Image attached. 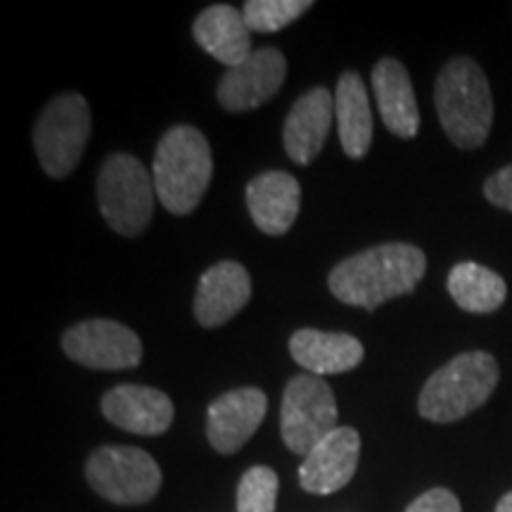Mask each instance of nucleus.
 <instances>
[{
    "label": "nucleus",
    "mask_w": 512,
    "mask_h": 512,
    "mask_svg": "<svg viewBox=\"0 0 512 512\" xmlns=\"http://www.w3.org/2000/svg\"><path fill=\"white\" fill-rule=\"evenodd\" d=\"M427 256L408 242H389L349 256L332 268L328 285L339 302L373 311L415 290L425 278Z\"/></svg>",
    "instance_id": "1"
},
{
    "label": "nucleus",
    "mask_w": 512,
    "mask_h": 512,
    "mask_svg": "<svg viewBox=\"0 0 512 512\" xmlns=\"http://www.w3.org/2000/svg\"><path fill=\"white\" fill-rule=\"evenodd\" d=\"M441 128L460 150H477L494 124V98L482 67L470 57H456L441 69L434 88Z\"/></svg>",
    "instance_id": "2"
},
{
    "label": "nucleus",
    "mask_w": 512,
    "mask_h": 512,
    "mask_svg": "<svg viewBox=\"0 0 512 512\" xmlns=\"http://www.w3.org/2000/svg\"><path fill=\"white\" fill-rule=\"evenodd\" d=\"M211 171V147L195 126H176L159 140L152 181L157 197L171 214L185 216L202 202Z\"/></svg>",
    "instance_id": "3"
},
{
    "label": "nucleus",
    "mask_w": 512,
    "mask_h": 512,
    "mask_svg": "<svg viewBox=\"0 0 512 512\" xmlns=\"http://www.w3.org/2000/svg\"><path fill=\"white\" fill-rule=\"evenodd\" d=\"M501 368L486 351H465L439 368L422 387L418 411L425 420L456 422L482 408L494 394Z\"/></svg>",
    "instance_id": "4"
},
{
    "label": "nucleus",
    "mask_w": 512,
    "mask_h": 512,
    "mask_svg": "<svg viewBox=\"0 0 512 512\" xmlns=\"http://www.w3.org/2000/svg\"><path fill=\"white\" fill-rule=\"evenodd\" d=\"M155 181L133 155H112L98 176V207L102 219L124 238L143 233L155 211Z\"/></svg>",
    "instance_id": "5"
},
{
    "label": "nucleus",
    "mask_w": 512,
    "mask_h": 512,
    "mask_svg": "<svg viewBox=\"0 0 512 512\" xmlns=\"http://www.w3.org/2000/svg\"><path fill=\"white\" fill-rule=\"evenodd\" d=\"M91 136V110L79 93L57 95L43 107L34 128V145L43 171L53 178L72 174Z\"/></svg>",
    "instance_id": "6"
},
{
    "label": "nucleus",
    "mask_w": 512,
    "mask_h": 512,
    "mask_svg": "<svg viewBox=\"0 0 512 512\" xmlns=\"http://www.w3.org/2000/svg\"><path fill=\"white\" fill-rule=\"evenodd\" d=\"M86 479L114 505H143L162 489L157 460L136 446H102L88 458Z\"/></svg>",
    "instance_id": "7"
},
{
    "label": "nucleus",
    "mask_w": 512,
    "mask_h": 512,
    "mask_svg": "<svg viewBox=\"0 0 512 512\" xmlns=\"http://www.w3.org/2000/svg\"><path fill=\"white\" fill-rule=\"evenodd\" d=\"M337 430V401L318 375L302 373L287 382L280 408V434L297 456H309L320 441Z\"/></svg>",
    "instance_id": "8"
},
{
    "label": "nucleus",
    "mask_w": 512,
    "mask_h": 512,
    "mask_svg": "<svg viewBox=\"0 0 512 512\" xmlns=\"http://www.w3.org/2000/svg\"><path fill=\"white\" fill-rule=\"evenodd\" d=\"M62 349L72 361L95 370L136 368L143 344L136 332L117 320H86L62 335Z\"/></svg>",
    "instance_id": "9"
},
{
    "label": "nucleus",
    "mask_w": 512,
    "mask_h": 512,
    "mask_svg": "<svg viewBox=\"0 0 512 512\" xmlns=\"http://www.w3.org/2000/svg\"><path fill=\"white\" fill-rule=\"evenodd\" d=\"M285 74L287 62L280 50H254L245 62L223 74L219 83V102L228 112L256 110L280 91Z\"/></svg>",
    "instance_id": "10"
},
{
    "label": "nucleus",
    "mask_w": 512,
    "mask_h": 512,
    "mask_svg": "<svg viewBox=\"0 0 512 512\" xmlns=\"http://www.w3.org/2000/svg\"><path fill=\"white\" fill-rule=\"evenodd\" d=\"M266 411V394L256 387L233 389V392L219 396L207 411L209 444L223 456L238 453L259 430Z\"/></svg>",
    "instance_id": "11"
},
{
    "label": "nucleus",
    "mask_w": 512,
    "mask_h": 512,
    "mask_svg": "<svg viewBox=\"0 0 512 512\" xmlns=\"http://www.w3.org/2000/svg\"><path fill=\"white\" fill-rule=\"evenodd\" d=\"M358 456H361L358 432L351 427H337L304 458L299 467V484L309 494H335L354 479Z\"/></svg>",
    "instance_id": "12"
},
{
    "label": "nucleus",
    "mask_w": 512,
    "mask_h": 512,
    "mask_svg": "<svg viewBox=\"0 0 512 512\" xmlns=\"http://www.w3.org/2000/svg\"><path fill=\"white\" fill-rule=\"evenodd\" d=\"M102 413L121 430L157 437L174 422V403L159 389L143 384H119L102 399Z\"/></svg>",
    "instance_id": "13"
},
{
    "label": "nucleus",
    "mask_w": 512,
    "mask_h": 512,
    "mask_svg": "<svg viewBox=\"0 0 512 512\" xmlns=\"http://www.w3.org/2000/svg\"><path fill=\"white\" fill-rule=\"evenodd\" d=\"M252 297V280L238 261H221L202 275L195 294V318L204 328H219Z\"/></svg>",
    "instance_id": "14"
},
{
    "label": "nucleus",
    "mask_w": 512,
    "mask_h": 512,
    "mask_svg": "<svg viewBox=\"0 0 512 512\" xmlns=\"http://www.w3.org/2000/svg\"><path fill=\"white\" fill-rule=\"evenodd\" d=\"M299 190L297 178L285 171H266L247 185V207L256 228L266 235H285L297 221Z\"/></svg>",
    "instance_id": "15"
},
{
    "label": "nucleus",
    "mask_w": 512,
    "mask_h": 512,
    "mask_svg": "<svg viewBox=\"0 0 512 512\" xmlns=\"http://www.w3.org/2000/svg\"><path fill=\"white\" fill-rule=\"evenodd\" d=\"M332 126V93L328 88H313L294 102L285 121V150L292 162L309 164L323 150Z\"/></svg>",
    "instance_id": "16"
},
{
    "label": "nucleus",
    "mask_w": 512,
    "mask_h": 512,
    "mask_svg": "<svg viewBox=\"0 0 512 512\" xmlns=\"http://www.w3.org/2000/svg\"><path fill=\"white\" fill-rule=\"evenodd\" d=\"M373 91L382 121L394 136L415 138L420 128V110L411 76L399 60L384 57L373 69Z\"/></svg>",
    "instance_id": "17"
},
{
    "label": "nucleus",
    "mask_w": 512,
    "mask_h": 512,
    "mask_svg": "<svg viewBox=\"0 0 512 512\" xmlns=\"http://www.w3.org/2000/svg\"><path fill=\"white\" fill-rule=\"evenodd\" d=\"M195 41L200 48L226 64L228 69L238 67L254 53L252 48V29L247 27V19L242 10L230 8V5H211L195 19L192 27Z\"/></svg>",
    "instance_id": "18"
},
{
    "label": "nucleus",
    "mask_w": 512,
    "mask_h": 512,
    "mask_svg": "<svg viewBox=\"0 0 512 512\" xmlns=\"http://www.w3.org/2000/svg\"><path fill=\"white\" fill-rule=\"evenodd\" d=\"M290 354L311 375H339L363 361V344L344 332L299 330L290 339Z\"/></svg>",
    "instance_id": "19"
},
{
    "label": "nucleus",
    "mask_w": 512,
    "mask_h": 512,
    "mask_svg": "<svg viewBox=\"0 0 512 512\" xmlns=\"http://www.w3.org/2000/svg\"><path fill=\"white\" fill-rule=\"evenodd\" d=\"M335 114L344 152L351 159L366 157L373 143V112H370L366 83L356 72H344L339 79Z\"/></svg>",
    "instance_id": "20"
},
{
    "label": "nucleus",
    "mask_w": 512,
    "mask_h": 512,
    "mask_svg": "<svg viewBox=\"0 0 512 512\" xmlns=\"http://www.w3.org/2000/svg\"><path fill=\"white\" fill-rule=\"evenodd\" d=\"M448 294L467 313H494L505 304L508 285L491 268L460 261L448 273Z\"/></svg>",
    "instance_id": "21"
},
{
    "label": "nucleus",
    "mask_w": 512,
    "mask_h": 512,
    "mask_svg": "<svg viewBox=\"0 0 512 512\" xmlns=\"http://www.w3.org/2000/svg\"><path fill=\"white\" fill-rule=\"evenodd\" d=\"M306 10H311V0H249L242 8V15L252 31L273 34L302 17Z\"/></svg>",
    "instance_id": "22"
},
{
    "label": "nucleus",
    "mask_w": 512,
    "mask_h": 512,
    "mask_svg": "<svg viewBox=\"0 0 512 512\" xmlns=\"http://www.w3.org/2000/svg\"><path fill=\"white\" fill-rule=\"evenodd\" d=\"M278 486V475L271 467H249L238 486V512H275Z\"/></svg>",
    "instance_id": "23"
},
{
    "label": "nucleus",
    "mask_w": 512,
    "mask_h": 512,
    "mask_svg": "<svg viewBox=\"0 0 512 512\" xmlns=\"http://www.w3.org/2000/svg\"><path fill=\"white\" fill-rule=\"evenodd\" d=\"M406 512H463L458 496L448 489H430L415 498Z\"/></svg>",
    "instance_id": "24"
},
{
    "label": "nucleus",
    "mask_w": 512,
    "mask_h": 512,
    "mask_svg": "<svg viewBox=\"0 0 512 512\" xmlns=\"http://www.w3.org/2000/svg\"><path fill=\"white\" fill-rule=\"evenodd\" d=\"M484 195L494 207L512 211V164L503 166L494 176L486 178Z\"/></svg>",
    "instance_id": "25"
},
{
    "label": "nucleus",
    "mask_w": 512,
    "mask_h": 512,
    "mask_svg": "<svg viewBox=\"0 0 512 512\" xmlns=\"http://www.w3.org/2000/svg\"><path fill=\"white\" fill-rule=\"evenodd\" d=\"M496 512H512V491H510V494H505L501 501H498Z\"/></svg>",
    "instance_id": "26"
}]
</instances>
